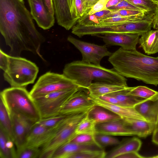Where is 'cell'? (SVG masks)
Listing matches in <instances>:
<instances>
[{
  "label": "cell",
  "mask_w": 158,
  "mask_h": 158,
  "mask_svg": "<svg viewBox=\"0 0 158 158\" xmlns=\"http://www.w3.org/2000/svg\"><path fill=\"white\" fill-rule=\"evenodd\" d=\"M0 31L10 56L19 57L26 51L43 59L40 51L44 39L23 0H0Z\"/></svg>",
  "instance_id": "obj_1"
},
{
  "label": "cell",
  "mask_w": 158,
  "mask_h": 158,
  "mask_svg": "<svg viewBox=\"0 0 158 158\" xmlns=\"http://www.w3.org/2000/svg\"><path fill=\"white\" fill-rule=\"evenodd\" d=\"M113 69L125 77L149 84L158 85V57L144 55L136 50L120 47L109 57Z\"/></svg>",
  "instance_id": "obj_2"
},
{
  "label": "cell",
  "mask_w": 158,
  "mask_h": 158,
  "mask_svg": "<svg viewBox=\"0 0 158 158\" xmlns=\"http://www.w3.org/2000/svg\"><path fill=\"white\" fill-rule=\"evenodd\" d=\"M79 88L87 89L92 81H106L127 85V79L114 69L76 60L66 64L63 74Z\"/></svg>",
  "instance_id": "obj_3"
},
{
  "label": "cell",
  "mask_w": 158,
  "mask_h": 158,
  "mask_svg": "<svg viewBox=\"0 0 158 158\" xmlns=\"http://www.w3.org/2000/svg\"><path fill=\"white\" fill-rule=\"evenodd\" d=\"M0 99L9 113L23 115L35 123L41 119L33 99L25 87L5 89L0 93Z\"/></svg>",
  "instance_id": "obj_4"
},
{
  "label": "cell",
  "mask_w": 158,
  "mask_h": 158,
  "mask_svg": "<svg viewBox=\"0 0 158 158\" xmlns=\"http://www.w3.org/2000/svg\"><path fill=\"white\" fill-rule=\"evenodd\" d=\"M39 68L25 58L8 55L7 68L4 72V80L12 87H25L34 83Z\"/></svg>",
  "instance_id": "obj_5"
},
{
  "label": "cell",
  "mask_w": 158,
  "mask_h": 158,
  "mask_svg": "<svg viewBox=\"0 0 158 158\" xmlns=\"http://www.w3.org/2000/svg\"><path fill=\"white\" fill-rule=\"evenodd\" d=\"M147 21L143 19L135 21L106 26L85 25L77 23L72 29V33L79 37L85 35L97 36L109 33H128L139 36L148 30Z\"/></svg>",
  "instance_id": "obj_6"
},
{
  "label": "cell",
  "mask_w": 158,
  "mask_h": 158,
  "mask_svg": "<svg viewBox=\"0 0 158 158\" xmlns=\"http://www.w3.org/2000/svg\"><path fill=\"white\" fill-rule=\"evenodd\" d=\"M88 112L68 115L62 122L53 136L40 148L39 158H52L58 148L69 142L76 135L75 131L77 125Z\"/></svg>",
  "instance_id": "obj_7"
},
{
  "label": "cell",
  "mask_w": 158,
  "mask_h": 158,
  "mask_svg": "<svg viewBox=\"0 0 158 158\" xmlns=\"http://www.w3.org/2000/svg\"><path fill=\"white\" fill-rule=\"evenodd\" d=\"M80 88L58 91L33 98L40 114L41 119L60 114L64 104Z\"/></svg>",
  "instance_id": "obj_8"
},
{
  "label": "cell",
  "mask_w": 158,
  "mask_h": 158,
  "mask_svg": "<svg viewBox=\"0 0 158 158\" xmlns=\"http://www.w3.org/2000/svg\"><path fill=\"white\" fill-rule=\"evenodd\" d=\"M80 88L63 74L48 72L41 76L30 92L33 98L52 92Z\"/></svg>",
  "instance_id": "obj_9"
},
{
  "label": "cell",
  "mask_w": 158,
  "mask_h": 158,
  "mask_svg": "<svg viewBox=\"0 0 158 158\" xmlns=\"http://www.w3.org/2000/svg\"><path fill=\"white\" fill-rule=\"evenodd\" d=\"M67 40L81 52V60L86 63L100 65L101 61L104 57H109L112 54L105 45H99L84 42L71 35L68 36Z\"/></svg>",
  "instance_id": "obj_10"
},
{
  "label": "cell",
  "mask_w": 158,
  "mask_h": 158,
  "mask_svg": "<svg viewBox=\"0 0 158 158\" xmlns=\"http://www.w3.org/2000/svg\"><path fill=\"white\" fill-rule=\"evenodd\" d=\"M86 89L80 88L73 94L63 106L60 114L69 115L89 111L95 104Z\"/></svg>",
  "instance_id": "obj_11"
},
{
  "label": "cell",
  "mask_w": 158,
  "mask_h": 158,
  "mask_svg": "<svg viewBox=\"0 0 158 158\" xmlns=\"http://www.w3.org/2000/svg\"><path fill=\"white\" fill-rule=\"evenodd\" d=\"M58 24L67 30L73 27L79 19L75 11L74 0H53Z\"/></svg>",
  "instance_id": "obj_12"
},
{
  "label": "cell",
  "mask_w": 158,
  "mask_h": 158,
  "mask_svg": "<svg viewBox=\"0 0 158 158\" xmlns=\"http://www.w3.org/2000/svg\"><path fill=\"white\" fill-rule=\"evenodd\" d=\"M62 121L58 125L52 128L46 127L35 123L27 135L23 148H41L53 136Z\"/></svg>",
  "instance_id": "obj_13"
},
{
  "label": "cell",
  "mask_w": 158,
  "mask_h": 158,
  "mask_svg": "<svg viewBox=\"0 0 158 158\" xmlns=\"http://www.w3.org/2000/svg\"><path fill=\"white\" fill-rule=\"evenodd\" d=\"M9 114L11 121L13 140L18 151L24 147L27 135L35 123L20 114Z\"/></svg>",
  "instance_id": "obj_14"
},
{
  "label": "cell",
  "mask_w": 158,
  "mask_h": 158,
  "mask_svg": "<svg viewBox=\"0 0 158 158\" xmlns=\"http://www.w3.org/2000/svg\"><path fill=\"white\" fill-rule=\"evenodd\" d=\"M30 13L38 26L44 30L50 28L55 22L54 16L49 12L44 0H27Z\"/></svg>",
  "instance_id": "obj_15"
},
{
  "label": "cell",
  "mask_w": 158,
  "mask_h": 158,
  "mask_svg": "<svg viewBox=\"0 0 158 158\" xmlns=\"http://www.w3.org/2000/svg\"><path fill=\"white\" fill-rule=\"evenodd\" d=\"M102 38L106 45L118 46L128 50H136L139 35L128 33H109L96 36Z\"/></svg>",
  "instance_id": "obj_16"
},
{
  "label": "cell",
  "mask_w": 158,
  "mask_h": 158,
  "mask_svg": "<svg viewBox=\"0 0 158 158\" xmlns=\"http://www.w3.org/2000/svg\"><path fill=\"white\" fill-rule=\"evenodd\" d=\"M115 136H131L134 134L126 122L122 118L97 124L96 134Z\"/></svg>",
  "instance_id": "obj_17"
},
{
  "label": "cell",
  "mask_w": 158,
  "mask_h": 158,
  "mask_svg": "<svg viewBox=\"0 0 158 158\" xmlns=\"http://www.w3.org/2000/svg\"><path fill=\"white\" fill-rule=\"evenodd\" d=\"M134 107L146 120L156 124L158 116V92L152 98L145 99Z\"/></svg>",
  "instance_id": "obj_18"
},
{
  "label": "cell",
  "mask_w": 158,
  "mask_h": 158,
  "mask_svg": "<svg viewBox=\"0 0 158 158\" xmlns=\"http://www.w3.org/2000/svg\"><path fill=\"white\" fill-rule=\"evenodd\" d=\"M128 86L123 84L106 81L92 83L87 89L89 96L97 98L127 88Z\"/></svg>",
  "instance_id": "obj_19"
},
{
  "label": "cell",
  "mask_w": 158,
  "mask_h": 158,
  "mask_svg": "<svg viewBox=\"0 0 158 158\" xmlns=\"http://www.w3.org/2000/svg\"><path fill=\"white\" fill-rule=\"evenodd\" d=\"M90 97L96 105L104 108L117 114L121 118H133L146 120L136 111L134 107H127L114 105L106 102L98 98H94Z\"/></svg>",
  "instance_id": "obj_20"
},
{
  "label": "cell",
  "mask_w": 158,
  "mask_h": 158,
  "mask_svg": "<svg viewBox=\"0 0 158 158\" xmlns=\"http://www.w3.org/2000/svg\"><path fill=\"white\" fill-rule=\"evenodd\" d=\"M103 149L95 145H84L69 142L58 148L52 158H70L72 155L83 151Z\"/></svg>",
  "instance_id": "obj_21"
},
{
  "label": "cell",
  "mask_w": 158,
  "mask_h": 158,
  "mask_svg": "<svg viewBox=\"0 0 158 158\" xmlns=\"http://www.w3.org/2000/svg\"><path fill=\"white\" fill-rule=\"evenodd\" d=\"M142 144L140 140L136 137L124 140L118 146L106 153L105 158H117L123 154L132 152H138Z\"/></svg>",
  "instance_id": "obj_22"
},
{
  "label": "cell",
  "mask_w": 158,
  "mask_h": 158,
  "mask_svg": "<svg viewBox=\"0 0 158 158\" xmlns=\"http://www.w3.org/2000/svg\"><path fill=\"white\" fill-rule=\"evenodd\" d=\"M127 123L134 135L145 137L154 131L156 124L146 120L133 118H122Z\"/></svg>",
  "instance_id": "obj_23"
},
{
  "label": "cell",
  "mask_w": 158,
  "mask_h": 158,
  "mask_svg": "<svg viewBox=\"0 0 158 158\" xmlns=\"http://www.w3.org/2000/svg\"><path fill=\"white\" fill-rule=\"evenodd\" d=\"M139 38V43L145 53L148 55L158 52V30H150Z\"/></svg>",
  "instance_id": "obj_24"
},
{
  "label": "cell",
  "mask_w": 158,
  "mask_h": 158,
  "mask_svg": "<svg viewBox=\"0 0 158 158\" xmlns=\"http://www.w3.org/2000/svg\"><path fill=\"white\" fill-rule=\"evenodd\" d=\"M88 115L90 118L94 120L97 124L121 118L117 114L101 106L96 105L88 112Z\"/></svg>",
  "instance_id": "obj_25"
},
{
  "label": "cell",
  "mask_w": 158,
  "mask_h": 158,
  "mask_svg": "<svg viewBox=\"0 0 158 158\" xmlns=\"http://www.w3.org/2000/svg\"><path fill=\"white\" fill-rule=\"evenodd\" d=\"M13 140L0 128V157L17 158L16 149Z\"/></svg>",
  "instance_id": "obj_26"
},
{
  "label": "cell",
  "mask_w": 158,
  "mask_h": 158,
  "mask_svg": "<svg viewBox=\"0 0 158 158\" xmlns=\"http://www.w3.org/2000/svg\"><path fill=\"white\" fill-rule=\"evenodd\" d=\"M130 87L118 91L111 93L107 95L113 97L119 101L123 106L134 107L138 103L143 101L145 99L127 94Z\"/></svg>",
  "instance_id": "obj_27"
},
{
  "label": "cell",
  "mask_w": 158,
  "mask_h": 158,
  "mask_svg": "<svg viewBox=\"0 0 158 158\" xmlns=\"http://www.w3.org/2000/svg\"><path fill=\"white\" fill-rule=\"evenodd\" d=\"M0 128H1L7 134L13 141L10 117L7 110L1 99L0 101Z\"/></svg>",
  "instance_id": "obj_28"
},
{
  "label": "cell",
  "mask_w": 158,
  "mask_h": 158,
  "mask_svg": "<svg viewBox=\"0 0 158 158\" xmlns=\"http://www.w3.org/2000/svg\"><path fill=\"white\" fill-rule=\"evenodd\" d=\"M96 124L94 120L89 116L88 113L77 125L75 131L76 135L83 134L95 135Z\"/></svg>",
  "instance_id": "obj_29"
},
{
  "label": "cell",
  "mask_w": 158,
  "mask_h": 158,
  "mask_svg": "<svg viewBox=\"0 0 158 158\" xmlns=\"http://www.w3.org/2000/svg\"><path fill=\"white\" fill-rule=\"evenodd\" d=\"M144 17L142 16L128 17L114 16L103 19L99 21L97 25L94 26H106L124 23L142 19Z\"/></svg>",
  "instance_id": "obj_30"
},
{
  "label": "cell",
  "mask_w": 158,
  "mask_h": 158,
  "mask_svg": "<svg viewBox=\"0 0 158 158\" xmlns=\"http://www.w3.org/2000/svg\"><path fill=\"white\" fill-rule=\"evenodd\" d=\"M158 92V91L154 90L145 86H139L130 87V89L127 94L145 99H148L155 96Z\"/></svg>",
  "instance_id": "obj_31"
},
{
  "label": "cell",
  "mask_w": 158,
  "mask_h": 158,
  "mask_svg": "<svg viewBox=\"0 0 158 158\" xmlns=\"http://www.w3.org/2000/svg\"><path fill=\"white\" fill-rule=\"evenodd\" d=\"M146 13L154 11L158 6L151 0H125Z\"/></svg>",
  "instance_id": "obj_32"
},
{
  "label": "cell",
  "mask_w": 158,
  "mask_h": 158,
  "mask_svg": "<svg viewBox=\"0 0 158 158\" xmlns=\"http://www.w3.org/2000/svg\"><path fill=\"white\" fill-rule=\"evenodd\" d=\"M95 135L87 134L76 135L69 142L84 145H95L102 148L96 141Z\"/></svg>",
  "instance_id": "obj_33"
},
{
  "label": "cell",
  "mask_w": 158,
  "mask_h": 158,
  "mask_svg": "<svg viewBox=\"0 0 158 158\" xmlns=\"http://www.w3.org/2000/svg\"><path fill=\"white\" fill-rule=\"evenodd\" d=\"M106 154L103 149L89 150L75 154L70 158H105Z\"/></svg>",
  "instance_id": "obj_34"
},
{
  "label": "cell",
  "mask_w": 158,
  "mask_h": 158,
  "mask_svg": "<svg viewBox=\"0 0 158 158\" xmlns=\"http://www.w3.org/2000/svg\"><path fill=\"white\" fill-rule=\"evenodd\" d=\"M95 137L96 141L102 148L108 146L118 145L120 143L118 139L110 135L97 134L95 135Z\"/></svg>",
  "instance_id": "obj_35"
},
{
  "label": "cell",
  "mask_w": 158,
  "mask_h": 158,
  "mask_svg": "<svg viewBox=\"0 0 158 158\" xmlns=\"http://www.w3.org/2000/svg\"><path fill=\"white\" fill-rule=\"evenodd\" d=\"M68 115L59 114L49 118L41 119L36 123L46 127H53L60 124Z\"/></svg>",
  "instance_id": "obj_36"
},
{
  "label": "cell",
  "mask_w": 158,
  "mask_h": 158,
  "mask_svg": "<svg viewBox=\"0 0 158 158\" xmlns=\"http://www.w3.org/2000/svg\"><path fill=\"white\" fill-rule=\"evenodd\" d=\"M40 148L25 147L17 151V158H39Z\"/></svg>",
  "instance_id": "obj_37"
},
{
  "label": "cell",
  "mask_w": 158,
  "mask_h": 158,
  "mask_svg": "<svg viewBox=\"0 0 158 158\" xmlns=\"http://www.w3.org/2000/svg\"><path fill=\"white\" fill-rule=\"evenodd\" d=\"M145 14V13L143 11L136 10H111V14L110 17L117 16L124 17L135 16H144Z\"/></svg>",
  "instance_id": "obj_38"
},
{
  "label": "cell",
  "mask_w": 158,
  "mask_h": 158,
  "mask_svg": "<svg viewBox=\"0 0 158 158\" xmlns=\"http://www.w3.org/2000/svg\"><path fill=\"white\" fill-rule=\"evenodd\" d=\"M107 9L111 10H133L143 11L138 7L125 0H122L117 5L110 7Z\"/></svg>",
  "instance_id": "obj_39"
},
{
  "label": "cell",
  "mask_w": 158,
  "mask_h": 158,
  "mask_svg": "<svg viewBox=\"0 0 158 158\" xmlns=\"http://www.w3.org/2000/svg\"><path fill=\"white\" fill-rule=\"evenodd\" d=\"M75 9L77 18L79 19L85 14V6L83 0H74Z\"/></svg>",
  "instance_id": "obj_40"
},
{
  "label": "cell",
  "mask_w": 158,
  "mask_h": 158,
  "mask_svg": "<svg viewBox=\"0 0 158 158\" xmlns=\"http://www.w3.org/2000/svg\"><path fill=\"white\" fill-rule=\"evenodd\" d=\"M109 0H99L90 9L87 15H91L106 9V6Z\"/></svg>",
  "instance_id": "obj_41"
},
{
  "label": "cell",
  "mask_w": 158,
  "mask_h": 158,
  "mask_svg": "<svg viewBox=\"0 0 158 158\" xmlns=\"http://www.w3.org/2000/svg\"><path fill=\"white\" fill-rule=\"evenodd\" d=\"M8 62V55L0 50V68L4 72L7 68Z\"/></svg>",
  "instance_id": "obj_42"
},
{
  "label": "cell",
  "mask_w": 158,
  "mask_h": 158,
  "mask_svg": "<svg viewBox=\"0 0 158 158\" xmlns=\"http://www.w3.org/2000/svg\"><path fill=\"white\" fill-rule=\"evenodd\" d=\"M151 17L152 27L155 30H158V6L152 13Z\"/></svg>",
  "instance_id": "obj_43"
},
{
  "label": "cell",
  "mask_w": 158,
  "mask_h": 158,
  "mask_svg": "<svg viewBox=\"0 0 158 158\" xmlns=\"http://www.w3.org/2000/svg\"><path fill=\"white\" fill-rule=\"evenodd\" d=\"M143 156L139 155L138 152H127L118 156V158H142Z\"/></svg>",
  "instance_id": "obj_44"
},
{
  "label": "cell",
  "mask_w": 158,
  "mask_h": 158,
  "mask_svg": "<svg viewBox=\"0 0 158 158\" xmlns=\"http://www.w3.org/2000/svg\"><path fill=\"white\" fill-rule=\"evenodd\" d=\"M99 0H83L85 6V13L84 15L87 14L91 8L99 1Z\"/></svg>",
  "instance_id": "obj_45"
},
{
  "label": "cell",
  "mask_w": 158,
  "mask_h": 158,
  "mask_svg": "<svg viewBox=\"0 0 158 158\" xmlns=\"http://www.w3.org/2000/svg\"><path fill=\"white\" fill-rule=\"evenodd\" d=\"M50 13L55 15V11L53 0H44Z\"/></svg>",
  "instance_id": "obj_46"
},
{
  "label": "cell",
  "mask_w": 158,
  "mask_h": 158,
  "mask_svg": "<svg viewBox=\"0 0 158 158\" xmlns=\"http://www.w3.org/2000/svg\"><path fill=\"white\" fill-rule=\"evenodd\" d=\"M122 0H109L106 4V9H108L110 7L117 5Z\"/></svg>",
  "instance_id": "obj_47"
},
{
  "label": "cell",
  "mask_w": 158,
  "mask_h": 158,
  "mask_svg": "<svg viewBox=\"0 0 158 158\" xmlns=\"http://www.w3.org/2000/svg\"><path fill=\"white\" fill-rule=\"evenodd\" d=\"M152 141L155 144L158 145V129L154 130L153 132Z\"/></svg>",
  "instance_id": "obj_48"
},
{
  "label": "cell",
  "mask_w": 158,
  "mask_h": 158,
  "mask_svg": "<svg viewBox=\"0 0 158 158\" xmlns=\"http://www.w3.org/2000/svg\"><path fill=\"white\" fill-rule=\"evenodd\" d=\"M157 129H158V116L157 122L156 124L155 128V130Z\"/></svg>",
  "instance_id": "obj_49"
},
{
  "label": "cell",
  "mask_w": 158,
  "mask_h": 158,
  "mask_svg": "<svg viewBox=\"0 0 158 158\" xmlns=\"http://www.w3.org/2000/svg\"><path fill=\"white\" fill-rule=\"evenodd\" d=\"M151 0L158 6V0Z\"/></svg>",
  "instance_id": "obj_50"
},
{
  "label": "cell",
  "mask_w": 158,
  "mask_h": 158,
  "mask_svg": "<svg viewBox=\"0 0 158 158\" xmlns=\"http://www.w3.org/2000/svg\"><path fill=\"white\" fill-rule=\"evenodd\" d=\"M152 158H158V155H156L152 157H150Z\"/></svg>",
  "instance_id": "obj_51"
},
{
  "label": "cell",
  "mask_w": 158,
  "mask_h": 158,
  "mask_svg": "<svg viewBox=\"0 0 158 158\" xmlns=\"http://www.w3.org/2000/svg\"></svg>",
  "instance_id": "obj_52"
}]
</instances>
